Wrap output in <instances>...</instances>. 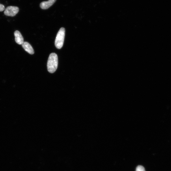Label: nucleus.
<instances>
[{"mask_svg": "<svg viewBox=\"0 0 171 171\" xmlns=\"http://www.w3.org/2000/svg\"><path fill=\"white\" fill-rule=\"evenodd\" d=\"M58 55L55 53H51L48 59L47 67L48 71L51 73H54L58 68Z\"/></svg>", "mask_w": 171, "mask_h": 171, "instance_id": "obj_1", "label": "nucleus"}, {"mask_svg": "<svg viewBox=\"0 0 171 171\" xmlns=\"http://www.w3.org/2000/svg\"><path fill=\"white\" fill-rule=\"evenodd\" d=\"M65 30L64 28L62 27L58 31L56 37L55 45L56 47L60 49L63 46L65 36Z\"/></svg>", "mask_w": 171, "mask_h": 171, "instance_id": "obj_2", "label": "nucleus"}, {"mask_svg": "<svg viewBox=\"0 0 171 171\" xmlns=\"http://www.w3.org/2000/svg\"><path fill=\"white\" fill-rule=\"evenodd\" d=\"M19 11L18 7L10 6L5 9L4 14L7 16H14L19 13Z\"/></svg>", "mask_w": 171, "mask_h": 171, "instance_id": "obj_3", "label": "nucleus"}, {"mask_svg": "<svg viewBox=\"0 0 171 171\" xmlns=\"http://www.w3.org/2000/svg\"><path fill=\"white\" fill-rule=\"evenodd\" d=\"M14 34L16 43L19 45H22L24 42V40L20 32L18 31H16L14 32Z\"/></svg>", "mask_w": 171, "mask_h": 171, "instance_id": "obj_4", "label": "nucleus"}, {"mask_svg": "<svg viewBox=\"0 0 171 171\" xmlns=\"http://www.w3.org/2000/svg\"><path fill=\"white\" fill-rule=\"evenodd\" d=\"M56 0H49L47 2H42L40 4V7L43 9H47L56 2Z\"/></svg>", "mask_w": 171, "mask_h": 171, "instance_id": "obj_5", "label": "nucleus"}, {"mask_svg": "<svg viewBox=\"0 0 171 171\" xmlns=\"http://www.w3.org/2000/svg\"><path fill=\"white\" fill-rule=\"evenodd\" d=\"M23 48L28 53L33 55L34 53V50L31 44L27 42H24L22 44Z\"/></svg>", "mask_w": 171, "mask_h": 171, "instance_id": "obj_6", "label": "nucleus"}, {"mask_svg": "<svg viewBox=\"0 0 171 171\" xmlns=\"http://www.w3.org/2000/svg\"><path fill=\"white\" fill-rule=\"evenodd\" d=\"M136 171H146L145 168L142 165H138L136 167Z\"/></svg>", "mask_w": 171, "mask_h": 171, "instance_id": "obj_7", "label": "nucleus"}, {"mask_svg": "<svg viewBox=\"0 0 171 171\" xmlns=\"http://www.w3.org/2000/svg\"><path fill=\"white\" fill-rule=\"evenodd\" d=\"M5 10L4 6L1 4H0V11L2 12Z\"/></svg>", "mask_w": 171, "mask_h": 171, "instance_id": "obj_8", "label": "nucleus"}]
</instances>
